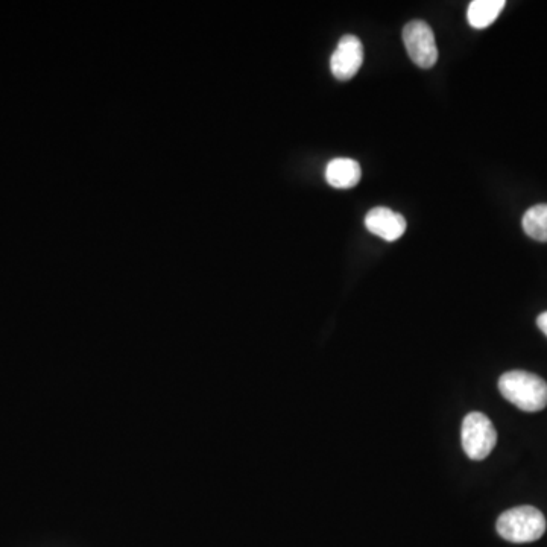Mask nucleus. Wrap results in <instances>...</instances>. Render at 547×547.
I'll list each match as a JSON object with an SVG mask.
<instances>
[{"label": "nucleus", "instance_id": "nucleus-3", "mask_svg": "<svg viewBox=\"0 0 547 547\" xmlns=\"http://www.w3.org/2000/svg\"><path fill=\"white\" fill-rule=\"evenodd\" d=\"M461 441L468 458L482 461L493 452L497 443V432L487 415L472 412L462 421Z\"/></svg>", "mask_w": 547, "mask_h": 547}, {"label": "nucleus", "instance_id": "nucleus-5", "mask_svg": "<svg viewBox=\"0 0 547 547\" xmlns=\"http://www.w3.org/2000/svg\"><path fill=\"white\" fill-rule=\"evenodd\" d=\"M364 63V46L356 35H344L330 58V69L336 80L348 81Z\"/></svg>", "mask_w": 547, "mask_h": 547}, {"label": "nucleus", "instance_id": "nucleus-10", "mask_svg": "<svg viewBox=\"0 0 547 547\" xmlns=\"http://www.w3.org/2000/svg\"><path fill=\"white\" fill-rule=\"evenodd\" d=\"M538 327H540L541 332L547 336V312H543L540 317L537 318Z\"/></svg>", "mask_w": 547, "mask_h": 547}, {"label": "nucleus", "instance_id": "nucleus-2", "mask_svg": "<svg viewBox=\"0 0 547 547\" xmlns=\"http://www.w3.org/2000/svg\"><path fill=\"white\" fill-rule=\"evenodd\" d=\"M496 529L500 537L511 543H532L546 532V519L534 506H517L497 519Z\"/></svg>", "mask_w": 547, "mask_h": 547}, {"label": "nucleus", "instance_id": "nucleus-8", "mask_svg": "<svg viewBox=\"0 0 547 547\" xmlns=\"http://www.w3.org/2000/svg\"><path fill=\"white\" fill-rule=\"evenodd\" d=\"M505 5V0H475L468 7V23L475 29L488 28L496 22Z\"/></svg>", "mask_w": 547, "mask_h": 547}, {"label": "nucleus", "instance_id": "nucleus-4", "mask_svg": "<svg viewBox=\"0 0 547 547\" xmlns=\"http://www.w3.org/2000/svg\"><path fill=\"white\" fill-rule=\"evenodd\" d=\"M403 42L409 58L421 69H431L438 61L434 31L424 20H412L403 29Z\"/></svg>", "mask_w": 547, "mask_h": 547}, {"label": "nucleus", "instance_id": "nucleus-9", "mask_svg": "<svg viewBox=\"0 0 547 547\" xmlns=\"http://www.w3.org/2000/svg\"><path fill=\"white\" fill-rule=\"evenodd\" d=\"M522 225L529 238L547 242V204L531 207L523 216Z\"/></svg>", "mask_w": 547, "mask_h": 547}, {"label": "nucleus", "instance_id": "nucleus-6", "mask_svg": "<svg viewBox=\"0 0 547 547\" xmlns=\"http://www.w3.org/2000/svg\"><path fill=\"white\" fill-rule=\"evenodd\" d=\"M365 227L383 241L394 242L405 234L406 219L386 207H376L365 216Z\"/></svg>", "mask_w": 547, "mask_h": 547}, {"label": "nucleus", "instance_id": "nucleus-7", "mask_svg": "<svg viewBox=\"0 0 547 547\" xmlns=\"http://www.w3.org/2000/svg\"><path fill=\"white\" fill-rule=\"evenodd\" d=\"M361 166L356 160L335 159L327 165L326 180L335 189H351L361 181Z\"/></svg>", "mask_w": 547, "mask_h": 547}, {"label": "nucleus", "instance_id": "nucleus-1", "mask_svg": "<svg viewBox=\"0 0 547 547\" xmlns=\"http://www.w3.org/2000/svg\"><path fill=\"white\" fill-rule=\"evenodd\" d=\"M499 391L508 402L525 412L543 411L547 406V382L528 371H508L499 379Z\"/></svg>", "mask_w": 547, "mask_h": 547}]
</instances>
